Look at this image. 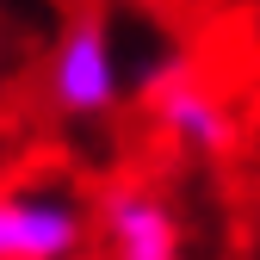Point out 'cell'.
I'll return each mask as SVG.
<instances>
[{"label": "cell", "mask_w": 260, "mask_h": 260, "mask_svg": "<svg viewBox=\"0 0 260 260\" xmlns=\"http://www.w3.org/2000/svg\"><path fill=\"white\" fill-rule=\"evenodd\" d=\"M100 236L106 260H180V223L161 205V192L124 180L100 199Z\"/></svg>", "instance_id": "cell-3"}, {"label": "cell", "mask_w": 260, "mask_h": 260, "mask_svg": "<svg viewBox=\"0 0 260 260\" xmlns=\"http://www.w3.org/2000/svg\"><path fill=\"white\" fill-rule=\"evenodd\" d=\"M50 100L69 118H100L118 106V56L100 19H75L50 56Z\"/></svg>", "instance_id": "cell-2"}, {"label": "cell", "mask_w": 260, "mask_h": 260, "mask_svg": "<svg viewBox=\"0 0 260 260\" xmlns=\"http://www.w3.org/2000/svg\"><path fill=\"white\" fill-rule=\"evenodd\" d=\"M87 242V211L69 192L13 186L0 192V260H75Z\"/></svg>", "instance_id": "cell-1"}, {"label": "cell", "mask_w": 260, "mask_h": 260, "mask_svg": "<svg viewBox=\"0 0 260 260\" xmlns=\"http://www.w3.org/2000/svg\"><path fill=\"white\" fill-rule=\"evenodd\" d=\"M155 118H161V130H168L174 143L199 149V155H217V149H230V143H236L230 112H223L205 87H192L186 75H174L168 87H155Z\"/></svg>", "instance_id": "cell-4"}]
</instances>
